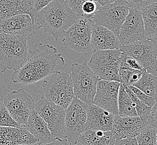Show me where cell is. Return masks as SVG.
I'll use <instances>...</instances> for the list:
<instances>
[{"mask_svg": "<svg viewBox=\"0 0 157 145\" xmlns=\"http://www.w3.org/2000/svg\"><path fill=\"white\" fill-rule=\"evenodd\" d=\"M64 64V58L57 49L40 42L35 50L30 52L24 65L12 74L11 79L14 83L33 84L60 72Z\"/></svg>", "mask_w": 157, "mask_h": 145, "instance_id": "obj_1", "label": "cell"}, {"mask_svg": "<svg viewBox=\"0 0 157 145\" xmlns=\"http://www.w3.org/2000/svg\"><path fill=\"white\" fill-rule=\"evenodd\" d=\"M78 18L65 0H54L37 11L35 21L40 28L58 40L64 37L67 31Z\"/></svg>", "mask_w": 157, "mask_h": 145, "instance_id": "obj_2", "label": "cell"}, {"mask_svg": "<svg viewBox=\"0 0 157 145\" xmlns=\"http://www.w3.org/2000/svg\"><path fill=\"white\" fill-rule=\"evenodd\" d=\"M28 39L24 36L0 33V69L16 72L29 57Z\"/></svg>", "mask_w": 157, "mask_h": 145, "instance_id": "obj_3", "label": "cell"}, {"mask_svg": "<svg viewBox=\"0 0 157 145\" xmlns=\"http://www.w3.org/2000/svg\"><path fill=\"white\" fill-rule=\"evenodd\" d=\"M71 70L70 76L75 96L88 105L94 104L99 78L90 69L86 61L82 64H73Z\"/></svg>", "mask_w": 157, "mask_h": 145, "instance_id": "obj_4", "label": "cell"}, {"mask_svg": "<svg viewBox=\"0 0 157 145\" xmlns=\"http://www.w3.org/2000/svg\"><path fill=\"white\" fill-rule=\"evenodd\" d=\"M121 52L114 50H94L88 66L99 79L120 82L119 69Z\"/></svg>", "mask_w": 157, "mask_h": 145, "instance_id": "obj_5", "label": "cell"}, {"mask_svg": "<svg viewBox=\"0 0 157 145\" xmlns=\"http://www.w3.org/2000/svg\"><path fill=\"white\" fill-rule=\"evenodd\" d=\"M42 87L46 98L64 109L75 97L71 76L65 72L53 74L49 80L44 82Z\"/></svg>", "mask_w": 157, "mask_h": 145, "instance_id": "obj_6", "label": "cell"}, {"mask_svg": "<svg viewBox=\"0 0 157 145\" xmlns=\"http://www.w3.org/2000/svg\"><path fill=\"white\" fill-rule=\"evenodd\" d=\"M34 109L45 121L55 139H67L65 130V109L41 97L35 103Z\"/></svg>", "mask_w": 157, "mask_h": 145, "instance_id": "obj_7", "label": "cell"}, {"mask_svg": "<svg viewBox=\"0 0 157 145\" xmlns=\"http://www.w3.org/2000/svg\"><path fill=\"white\" fill-rule=\"evenodd\" d=\"M92 18L83 16L80 17L67 31L63 40V45L78 53L90 52L93 50L91 45Z\"/></svg>", "mask_w": 157, "mask_h": 145, "instance_id": "obj_8", "label": "cell"}, {"mask_svg": "<svg viewBox=\"0 0 157 145\" xmlns=\"http://www.w3.org/2000/svg\"><path fill=\"white\" fill-rule=\"evenodd\" d=\"M129 12V7L124 0L99 7L92 18L96 24L106 27L117 36L119 35L121 27Z\"/></svg>", "mask_w": 157, "mask_h": 145, "instance_id": "obj_9", "label": "cell"}, {"mask_svg": "<svg viewBox=\"0 0 157 145\" xmlns=\"http://www.w3.org/2000/svg\"><path fill=\"white\" fill-rule=\"evenodd\" d=\"M88 104L75 96L65 109V130L67 143L76 144L78 137L86 129Z\"/></svg>", "mask_w": 157, "mask_h": 145, "instance_id": "obj_10", "label": "cell"}, {"mask_svg": "<svg viewBox=\"0 0 157 145\" xmlns=\"http://www.w3.org/2000/svg\"><path fill=\"white\" fill-rule=\"evenodd\" d=\"M122 54L134 58L139 62L143 69L157 76V40H144L129 45L121 46Z\"/></svg>", "mask_w": 157, "mask_h": 145, "instance_id": "obj_11", "label": "cell"}, {"mask_svg": "<svg viewBox=\"0 0 157 145\" xmlns=\"http://www.w3.org/2000/svg\"><path fill=\"white\" fill-rule=\"evenodd\" d=\"M35 103L30 95L22 88L7 94L3 99V105L12 118L21 126L26 123Z\"/></svg>", "mask_w": 157, "mask_h": 145, "instance_id": "obj_12", "label": "cell"}, {"mask_svg": "<svg viewBox=\"0 0 157 145\" xmlns=\"http://www.w3.org/2000/svg\"><path fill=\"white\" fill-rule=\"evenodd\" d=\"M118 38L121 46L129 45L147 39L141 11L129 9Z\"/></svg>", "mask_w": 157, "mask_h": 145, "instance_id": "obj_13", "label": "cell"}, {"mask_svg": "<svg viewBox=\"0 0 157 145\" xmlns=\"http://www.w3.org/2000/svg\"><path fill=\"white\" fill-rule=\"evenodd\" d=\"M120 85L119 82L99 79L94 96V104L114 116L118 115V93Z\"/></svg>", "mask_w": 157, "mask_h": 145, "instance_id": "obj_14", "label": "cell"}, {"mask_svg": "<svg viewBox=\"0 0 157 145\" xmlns=\"http://www.w3.org/2000/svg\"><path fill=\"white\" fill-rule=\"evenodd\" d=\"M40 27L30 16L21 14L6 18L0 22V33L24 36L29 39Z\"/></svg>", "mask_w": 157, "mask_h": 145, "instance_id": "obj_15", "label": "cell"}, {"mask_svg": "<svg viewBox=\"0 0 157 145\" xmlns=\"http://www.w3.org/2000/svg\"><path fill=\"white\" fill-rule=\"evenodd\" d=\"M148 123L139 116L123 117L114 116L112 131L115 140L126 137H136Z\"/></svg>", "mask_w": 157, "mask_h": 145, "instance_id": "obj_16", "label": "cell"}, {"mask_svg": "<svg viewBox=\"0 0 157 145\" xmlns=\"http://www.w3.org/2000/svg\"><path fill=\"white\" fill-rule=\"evenodd\" d=\"M91 45L94 50L118 49L121 44L118 36L108 29L94 23L92 26Z\"/></svg>", "mask_w": 157, "mask_h": 145, "instance_id": "obj_17", "label": "cell"}, {"mask_svg": "<svg viewBox=\"0 0 157 145\" xmlns=\"http://www.w3.org/2000/svg\"><path fill=\"white\" fill-rule=\"evenodd\" d=\"M114 117V116L110 112L94 104L88 105L86 129L111 131Z\"/></svg>", "mask_w": 157, "mask_h": 145, "instance_id": "obj_18", "label": "cell"}, {"mask_svg": "<svg viewBox=\"0 0 157 145\" xmlns=\"http://www.w3.org/2000/svg\"><path fill=\"white\" fill-rule=\"evenodd\" d=\"M38 140L22 126L20 128L0 126V145H34Z\"/></svg>", "mask_w": 157, "mask_h": 145, "instance_id": "obj_19", "label": "cell"}, {"mask_svg": "<svg viewBox=\"0 0 157 145\" xmlns=\"http://www.w3.org/2000/svg\"><path fill=\"white\" fill-rule=\"evenodd\" d=\"M22 126L38 140V142L49 143L55 140L46 123L35 109L31 113L26 123Z\"/></svg>", "mask_w": 157, "mask_h": 145, "instance_id": "obj_20", "label": "cell"}, {"mask_svg": "<svg viewBox=\"0 0 157 145\" xmlns=\"http://www.w3.org/2000/svg\"><path fill=\"white\" fill-rule=\"evenodd\" d=\"M115 139L112 131L86 129L78 137L82 145H114Z\"/></svg>", "mask_w": 157, "mask_h": 145, "instance_id": "obj_21", "label": "cell"}, {"mask_svg": "<svg viewBox=\"0 0 157 145\" xmlns=\"http://www.w3.org/2000/svg\"><path fill=\"white\" fill-rule=\"evenodd\" d=\"M157 2L141 10L145 36L149 39L157 40Z\"/></svg>", "mask_w": 157, "mask_h": 145, "instance_id": "obj_22", "label": "cell"}, {"mask_svg": "<svg viewBox=\"0 0 157 145\" xmlns=\"http://www.w3.org/2000/svg\"><path fill=\"white\" fill-rule=\"evenodd\" d=\"M132 85L138 88L149 96L157 100V76L151 74L144 70L142 72V76L139 80Z\"/></svg>", "mask_w": 157, "mask_h": 145, "instance_id": "obj_23", "label": "cell"}, {"mask_svg": "<svg viewBox=\"0 0 157 145\" xmlns=\"http://www.w3.org/2000/svg\"><path fill=\"white\" fill-rule=\"evenodd\" d=\"M118 115L123 117L138 116L135 104L125 91L123 85L121 84L118 99Z\"/></svg>", "mask_w": 157, "mask_h": 145, "instance_id": "obj_24", "label": "cell"}, {"mask_svg": "<svg viewBox=\"0 0 157 145\" xmlns=\"http://www.w3.org/2000/svg\"><path fill=\"white\" fill-rule=\"evenodd\" d=\"M15 10L17 15L26 14L30 16L33 21L36 12L35 10V0H5Z\"/></svg>", "mask_w": 157, "mask_h": 145, "instance_id": "obj_25", "label": "cell"}, {"mask_svg": "<svg viewBox=\"0 0 157 145\" xmlns=\"http://www.w3.org/2000/svg\"><path fill=\"white\" fill-rule=\"evenodd\" d=\"M138 145H157V130L148 126L136 137Z\"/></svg>", "mask_w": 157, "mask_h": 145, "instance_id": "obj_26", "label": "cell"}, {"mask_svg": "<svg viewBox=\"0 0 157 145\" xmlns=\"http://www.w3.org/2000/svg\"><path fill=\"white\" fill-rule=\"evenodd\" d=\"M0 126L20 128L22 126L17 123L11 116L6 107L0 103Z\"/></svg>", "mask_w": 157, "mask_h": 145, "instance_id": "obj_27", "label": "cell"}, {"mask_svg": "<svg viewBox=\"0 0 157 145\" xmlns=\"http://www.w3.org/2000/svg\"><path fill=\"white\" fill-rule=\"evenodd\" d=\"M127 87L129 88L130 91L133 92L134 94L141 102L147 104L149 107H151L155 104H157V100L149 96L147 94L140 91L138 88H136L133 85H128Z\"/></svg>", "mask_w": 157, "mask_h": 145, "instance_id": "obj_28", "label": "cell"}, {"mask_svg": "<svg viewBox=\"0 0 157 145\" xmlns=\"http://www.w3.org/2000/svg\"><path fill=\"white\" fill-rule=\"evenodd\" d=\"M120 65H125L133 69L139 70H144L141 66V65L139 64L138 61H136V59L131 57L126 56L122 53L121 55Z\"/></svg>", "mask_w": 157, "mask_h": 145, "instance_id": "obj_29", "label": "cell"}, {"mask_svg": "<svg viewBox=\"0 0 157 145\" xmlns=\"http://www.w3.org/2000/svg\"><path fill=\"white\" fill-rule=\"evenodd\" d=\"M127 2L129 9L137 10L141 11L147 6L157 2V0H124Z\"/></svg>", "mask_w": 157, "mask_h": 145, "instance_id": "obj_30", "label": "cell"}, {"mask_svg": "<svg viewBox=\"0 0 157 145\" xmlns=\"http://www.w3.org/2000/svg\"><path fill=\"white\" fill-rule=\"evenodd\" d=\"M91 1L94 2L97 1V0H65L67 5L69 6L70 8L72 10L76 15H78L79 18L84 16V14L82 12V5L85 1Z\"/></svg>", "mask_w": 157, "mask_h": 145, "instance_id": "obj_31", "label": "cell"}, {"mask_svg": "<svg viewBox=\"0 0 157 145\" xmlns=\"http://www.w3.org/2000/svg\"><path fill=\"white\" fill-rule=\"evenodd\" d=\"M97 6L95 2L91 1H85L82 7V12L84 16L92 18L94 13L97 11Z\"/></svg>", "mask_w": 157, "mask_h": 145, "instance_id": "obj_32", "label": "cell"}, {"mask_svg": "<svg viewBox=\"0 0 157 145\" xmlns=\"http://www.w3.org/2000/svg\"><path fill=\"white\" fill-rule=\"evenodd\" d=\"M147 122L149 127L157 130V104L151 107V115Z\"/></svg>", "mask_w": 157, "mask_h": 145, "instance_id": "obj_33", "label": "cell"}, {"mask_svg": "<svg viewBox=\"0 0 157 145\" xmlns=\"http://www.w3.org/2000/svg\"><path fill=\"white\" fill-rule=\"evenodd\" d=\"M114 145H138L136 137H126L115 140Z\"/></svg>", "mask_w": 157, "mask_h": 145, "instance_id": "obj_34", "label": "cell"}, {"mask_svg": "<svg viewBox=\"0 0 157 145\" xmlns=\"http://www.w3.org/2000/svg\"><path fill=\"white\" fill-rule=\"evenodd\" d=\"M54 0H35V10L37 12L39 11L42 8L45 7L49 3H51Z\"/></svg>", "mask_w": 157, "mask_h": 145, "instance_id": "obj_35", "label": "cell"}, {"mask_svg": "<svg viewBox=\"0 0 157 145\" xmlns=\"http://www.w3.org/2000/svg\"><path fill=\"white\" fill-rule=\"evenodd\" d=\"M67 139L60 140V139H55L54 141L49 143H40L37 142L35 143V145H67Z\"/></svg>", "mask_w": 157, "mask_h": 145, "instance_id": "obj_36", "label": "cell"}, {"mask_svg": "<svg viewBox=\"0 0 157 145\" xmlns=\"http://www.w3.org/2000/svg\"><path fill=\"white\" fill-rule=\"evenodd\" d=\"M118 0H97V2L101 6H105L110 3L115 2Z\"/></svg>", "mask_w": 157, "mask_h": 145, "instance_id": "obj_37", "label": "cell"}, {"mask_svg": "<svg viewBox=\"0 0 157 145\" xmlns=\"http://www.w3.org/2000/svg\"><path fill=\"white\" fill-rule=\"evenodd\" d=\"M35 145V144H34V145Z\"/></svg>", "mask_w": 157, "mask_h": 145, "instance_id": "obj_38", "label": "cell"}]
</instances>
